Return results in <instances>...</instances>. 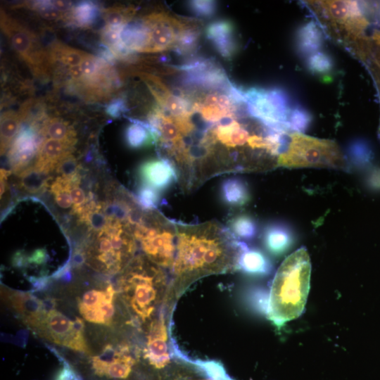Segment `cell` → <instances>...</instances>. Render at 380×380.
Returning <instances> with one entry per match:
<instances>
[{
	"mask_svg": "<svg viewBox=\"0 0 380 380\" xmlns=\"http://www.w3.org/2000/svg\"><path fill=\"white\" fill-rule=\"evenodd\" d=\"M270 267V263L262 252L244 245L239 257L237 270L248 274H262L267 273Z\"/></svg>",
	"mask_w": 380,
	"mask_h": 380,
	"instance_id": "cell-22",
	"label": "cell"
},
{
	"mask_svg": "<svg viewBox=\"0 0 380 380\" xmlns=\"http://www.w3.org/2000/svg\"><path fill=\"white\" fill-rule=\"evenodd\" d=\"M324 31L314 20L300 26L296 33L295 45L298 53L305 58L321 51L324 44Z\"/></svg>",
	"mask_w": 380,
	"mask_h": 380,
	"instance_id": "cell-17",
	"label": "cell"
},
{
	"mask_svg": "<svg viewBox=\"0 0 380 380\" xmlns=\"http://www.w3.org/2000/svg\"><path fill=\"white\" fill-rule=\"evenodd\" d=\"M170 282L163 268L142 255L134 257L122 271L117 290L138 329L158 317L166 303Z\"/></svg>",
	"mask_w": 380,
	"mask_h": 380,
	"instance_id": "cell-3",
	"label": "cell"
},
{
	"mask_svg": "<svg viewBox=\"0 0 380 380\" xmlns=\"http://www.w3.org/2000/svg\"><path fill=\"white\" fill-rule=\"evenodd\" d=\"M125 140L128 146L134 149L141 148L156 144L155 130L148 123L134 120L125 130Z\"/></svg>",
	"mask_w": 380,
	"mask_h": 380,
	"instance_id": "cell-20",
	"label": "cell"
},
{
	"mask_svg": "<svg viewBox=\"0 0 380 380\" xmlns=\"http://www.w3.org/2000/svg\"><path fill=\"white\" fill-rule=\"evenodd\" d=\"M53 61L73 67L80 65L87 52L67 46L61 42H56L49 49Z\"/></svg>",
	"mask_w": 380,
	"mask_h": 380,
	"instance_id": "cell-25",
	"label": "cell"
},
{
	"mask_svg": "<svg viewBox=\"0 0 380 380\" xmlns=\"http://www.w3.org/2000/svg\"><path fill=\"white\" fill-rule=\"evenodd\" d=\"M74 144L52 139H44L39 146L34 167L47 175L65 156L70 154Z\"/></svg>",
	"mask_w": 380,
	"mask_h": 380,
	"instance_id": "cell-15",
	"label": "cell"
},
{
	"mask_svg": "<svg viewBox=\"0 0 380 380\" xmlns=\"http://www.w3.org/2000/svg\"><path fill=\"white\" fill-rule=\"evenodd\" d=\"M371 72L378 91L380 100V30H375L371 38H367L360 57ZM380 138V124L379 127Z\"/></svg>",
	"mask_w": 380,
	"mask_h": 380,
	"instance_id": "cell-19",
	"label": "cell"
},
{
	"mask_svg": "<svg viewBox=\"0 0 380 380\" xmlns=\"http://www.w3.org/2000/svg\"><path fill=\"white\" fill-rule=\"evenodd\" d=\"M39 134L45 139H52L76 144V132L73 127L61 118H47L42 122Z\"/></svg>",
	"mask_w": 380,
	"mask_h": 380,
	"instance_id": "cell-21",
	"label": "cell"
},
{
	"mask_svg": "<svg viewBox=\"0 0 380 380\" xmlns=\"http://www.w3.org/2000/svg\"><path fill=\"white\" fill-rule=\"evenodd\" d=\"M311 262L301 247L282 262L274 277L267 305V317L277 327L303 312L310 289Z\"/></svg>",
	"mask_w": 380,
	"mask_h": 380,
	"instance_id": "cell-4",
	"label": "cell"
},
{
	"mask_svg": "<svg viewBox=\"0 0 380 380\" xmlns=\"http://www.w3.org/2000/svg\"><path fill=\"white\" fill-rule=\"evenodd\" d=\"M217 3L213 1H190L189 10L196 15L203 18L212 17L217 10Z\"/></svg>",
	"mask_w": 380,
	"mask_h": 380,
	"instance_id": "cell-38",
	"label": "cell"
},
{
	"mask_svg": "<svg viewBox=\"0 0 380 380\" xmlns=\"http://www.w3.org/2000/svg\"><path fill=\"white\" fill-rule=\"evenodd\" d=\"M3 297L24 324L39 336L62 348L91 355L86 324L77 315L59 309L54 298L41 299L30 292L6 291Z\"/></svg>",
	"mask_w": 380,
	"mask_h": 380,
	"instance_id": "cell-2",
	"label": "cell"
},
{
	"mask_svg": "<svg viewBox=\"0 0 380 380\" xmlns=\"http://www.w3.org/2000/svg\"><path fill=\"white\" fill-rule=\"evenodd\" d=\"M250 115L266 126L283 133H291L289 118L293 106L289 94L281 87L243 89Z\"/></svg>",
	"mask_w": 380,
	"mask_h": 380,
	"instance_id": "cell-11",
	"label": "cell"
},
{
	"mask_svg": "<svg viewBox=\"0 0 380 380\" xmlns=\"http://www.w3.org/2000/svg\"><path fill=\"white\" fill-rule=\"evenodd\" d=\"M191 22L165 12L151 13L128 23L122 30V42L130 52L153 53L174 49Z\"/></svg>",
	"mask_w": 380,
	"mask_h": 380,
	"instance_id": "cell-5",
	"label": "cell"
},
{
	"mask_svg": "<svg viewBox=\"0 0 380 380\" xmlns=\"http://www.w3.org/2000/svg\"><path fill=\"white\" fill-rule=\"evenodd\" d=\"M1 29L12 47L37 78L48 79L53 61L37 34L18 20L1 10Z\"/></svg>",
	"mask_w": 380,
	"mask_h": 380,
	"instance_id": "cell-10",
	"label": "cell"
},
{
	"mask_svg": "<svg viewBox=\"0 0 380 380\" xmlns=\"http://www.w3.org/2000/svg\"><path fill=\"white\" fill-rule=\"evenodd\" d=\"M228 229L238 240H251L256 236L258 227L251 215L239 214L229 220Z\"/></svg>",
	"mask_w": 380,
	"mask_h": 380,
	"instance_id": "cell-24",
	"label": "cell"
},
{
	"mask_svg": "<svg viewBox=\"0 0 380 380\" xmlns=\"http://www.w3.org/2000/svg\"><path fill=\"white\" fill-rule=\"evenodd\" d=\"M262 241L274 255L285 252L293 243L295 234L291 225L281 221L267 224L262 229Z\"/></svg>",
	"mask_w": 380,
	"mask_h": 380,
	"instance_id": "cell-16",
	"label": "cell"
},
{
	"mask_svg": "<svg viewBox=\"0 0 380 380\" xmlns=\"http://www.w3.org/2000/svg\"><path fill=\"white\" fill-rule=\"evenodd\" d=\"M41 143L37 140V129L32 127L18 133L8 151V159L13 172L20 174L27 168L37 156Z\"/></svg>",
	"mask_w": 380,
	"mask_h": 380,
	"instance_id": "cell-13",
	"label": "cell"
},
{
	"mask_svg": "<svg viewBox=\"0 0 380 380\" xmlns=\"http://www.w3.org/2000/svg\"><path fill=\"white\" fill-rule=\"evenodd\" d=\"M184 361L195 366L200 372L203 373L210 380H234L224 370L223 366L214 360H193L185 356Z\"/></svg>",
	"mask_w": 380,
	"mask_h": 380,
	"instance_id": "cell-30",
	"label": "cell"
},
{
	"mask_svg": "<svg viewBox=\"0 0 380 380\" xmlns=\"http://www.w3.org/2000/svg\"><path fill=\"white\" fill-rule=\"evenodd\" d=\"M137 201L140 206L147 210H153L160 201V191L144 184L137 190Z\"/></svg>",
	"mask_w": 380,
	"mask_h": 380,
	"instance_id": "cell-35",
	"label": "cell"
},
{
	"mask_svg": "<svg viewBox=\"0 0 380 380\" xmlns=\"http://www.w3.org/2000/svg\"><path fill=\"white\" fill-rule=\"evenodd\" d=\"M18 113L22 122H29L37 129L39 121H44L45 106L42 101L34 99L26 100L20 107Z\"/></svg>",
	"mask_w": 380,
	"mask_h": 380,
	"instance_id": "cell-29",
	"label": "cell"
},
{
	"mask_svg": "<svg viewBox=\"0 0 380 380\" xmlns=\"http://www.w3.org/2000/svg\"><path fill=\"white\" fill-rule=\"evenodd\" d=\"M22 122L18 112L4 111L1 115V154H4L18 134Z\"/></svg>",
	"mask_w": 380,
	"mask_h": 380,
	"instance_id": "cell-23",
	"label": "cell"
},
{
	"mask_svg": "<svg viewBox=\"0 0 380 380\" xmlns=\"http://www.w3.org/2000/svg\"><path fill=\"white\" fill-rule=\"evenodd\" d=\"M312 121V116L308 110L300 105H293L288 122L291 132H305L309 128Z\"/></svg>",
	"mask_w": 380,
	"mask_h": 380,
	"instance_id": "cell-32",
	"label": "cell"
},
{
	"mask_svg": "<svg viewBox=\"0 0 380 380\" xmlns=\"http://www.w3.org/2000/svg\"><path fill=\"white\" fill-rule=\"evenodd\" d=\"M321 22L320 27L337 40L347 44L354 52L366 38L369 23L366 17L365 3L357 1H308Z\"/></svg>",
	"mask_w": 380,
	"mask_h": 380,
	"instance_id": "cell-6",
	"label": "cell"
},
{
	"mask_svg": "<svg viewBox=\"0 0 380 380\" xmlns=\"http://www.w3.org/2000/svg\"><path fill=\"white\" fill-rule=\"evenodd\" d=\"M79 165L76 158L72 153L65 156L56 167V171L64 178H72L78 172Z\"/></svg>",
	"mask_w": 380,
	"mask_h": 380,
	"instance_id": "cell-37",
	"label": "cell"
},
{
	"mask_svg": "<svg viewBox=\"0 0 380 380\" xmlns=\"http://www.w3.org/2000/svg\"><path fill=\"white\" fill-rule=\"evenodd\" d=\"M347 160L353 167H360L367 163L368 154L365 144L359 140H355L348 144L346 150Z\"/></svg>",
	"mask_w": 380,
	"mask_h": 380,
	"instance_id": "cell-34",
	"label": "cell"
},
{
	"mask_svg": "<svg viewBox=\"0 0 380 380\" xmlns=\"http://www.w3.org/2000/svg\"><path fill=\"white\" fill-rule=\"evenodd\" d=\"M75 307L79 317L90 325L125 331L135 327L119 297L117 289L105 282L76 291Z\"/></svg>",
	"mask_w": 380,
	"mask_h": 380,
	"instance_id": "cell-7",
	"label": "cell"
},
{
	"mask_svg": "<svg viewBox=\"0 0 380 380\" xmlns=\"http://www.w3.org/2000/svg\"><path fill=\"white\" fill-rule=\"evenodd\" d=\"M135 13V8L126 6H113L102 11L105 25L116 27H124L134 19Z\"/></svg>",
	"mask_w": 380,
	"mask_h": 380,
	"instance_id": "cell-27",
	"label": "cell"
},
{
	"mask_svg": "<svg viewBox=\"0 0 380 380\" xmlns=\"http://www.w3.org/2000/svg\"><path fill=\"white\" fill-rule=\"evenodd\" d=\"M70 180L71 184L69 191L72 201L73 210L80 215L86 205L87 199L84 191L79 186L80 183V175L70 178Z\"/></svg>",
	"mask_w": 380,
	"mask_h": 380,
	"instance_id": "cell-36",
	"label": "cell"
},
{
	"mask_svg": "<svg viewBox=\"0 0 380 380\" xmlns=\"http://www.w3.org/2000/svg\"><path fill=\"white\" fill-rule=\"evenodd\" d=\"M202 380H210V379H202Z\"/></svg>",
	"mask_w": 380,
	"mask_h": 380,
	"instance_id": "cell-41",
	"label": "cell"
},
{
	"mask_svg": "<svg viewBox=\"0 0 380 380\" xmlns=\"http://www.w3.org/2000/svg\"><path fill=\"white\" fill-rule=\"evenodd\" d=\"M99 13V8L93 3L82 2L74 6L68 13L67 20L81 27L93 25Z\"/></svg>",
	"mask_w": 380,
	"mask_h": 380,
	"instance_id": "cell-26",
	"label": "cell"
},
{
	"mask_svg": "<svg viewBox=\"0 0 380 380\" xmlns=\"http://www.w3.org/2000/svg\"><path fill=\"white\" fill-rule=\"evenodd\" d=\"M220 196L223 203L232 208H241L251 200V191L247 182L240 177H230L222 181Z\"/></svg>",
	"mask_w": 380,
	"mask_h": 380,
	"instance_id": "cell-18",
	"label": "cell"
},
{
	"mask_svg": "<svg viewBox=\"0 0 380 380\" xmlns=\"http://www.w3.org/2000/svg\"><path fill=\"white\" fill-rule=\"evenodd\" d=\"M45 175L34 167H27L20 174V186L30 193L39 192L46 186Z\"/></svg>",
	"mask_w": 380,
	"mask_h": 380,
	"instance_id": "cell-31",
	"label": "cell"
},
{
	"mask_svg": "<svg viewBox=\"0 0 380 380\" xmlns=\"http://www.w3.org/2000/svg\"><path fill=\"white\" fill-rule=\"evenodd\" d=\"M176 254L166 303L175 306L188 287L204 277L237 270L246 244L215 221L186 224L175 222Z\"/></svg>",
	"mask_w": 380,
	"mask_h": 380,
	"instance_id": "cell-1",
	"label": "cell"
},
{
	"mask_svg": "<svg viewBox=\"0 0 380 380\" xmlns=\"http://www.w3.org/2000/svg\"><path fill=\"white\" fill-rule=\"evenodd\" d=\"M279 166L346 170L348 163L339 146L333 140L291 132L286 148L278 158Z\"/></svg>",
	"mask_w": 380,
	"mask_h": 380,
	"instance_id": "cell-8",
	"label": "cell"
},
{
	"mask_svg": "<svg viewBox=\"0 0 380 380\" xmlns=\"http://www.w3.org/2000/svg\"><path fill=\"white\" fill-rule=\"evenodd\" d=\"M139 175L142 184L158 191L167 189L178 182V172L174 163L165 157L150 158L141 164Z\"/></svg>",
	"mask_w": 380,
	"mask_h": 380,
	"instance_id": "cell-12",
	"label": "cell"
},
{
	"mask_svg": "<svg viewBox=\"0 0 380 380\" xmlns=\"http://www.w3.org/2000/svg\"><path fill=\"white\" fill-rule=\"evenodd\" d=\"M124 110V106L121 101H116L108 106L107 112L111 116L117 117L121 114Z\"/></svg>",
	"mask_w": 380,
	"mask_h": 380,
	"instance_id": "cell-39",
	"label": "cell"
},
{
	"mask_svg": "<svg viewBox=\"0 0 380 380\" xmlns=\"http://www.w3.org/2000/svg\"><path fill=\"white\" fill-rule=\"evenodd\" d=\"M76 376L68 367L63 368L58 374L56 380H76Z\"/></svg>",
	"mask_w": 380,
	"mask_h": 380,
	"instance_id": "cell-40",
	"label": "cell"
},
{
	"mask_svg": "<svg viewBox=\"0 0 380 380\" xmlns=\"http://www.w3.org/2000/svg\"><path fill=\"white\" fill-rule=\"evenodd\" d=\"M132 229L144 255L162 268L171 269L176 254L175 221L160 213H143L141 220Z\"/></svg>",
	"mask_w": 380,
	"mask_h": 380,
	"instance_id": "cell-9",
	"label": "cell"
},
{
	"mask_svg": "<svg viewBox=\"0 0 380 380\" xmlns=\"http://www.w3.org/2000/svg\"><path fill=\"white\" fill-rule=\"evenodd\" d=\"M136 75L146 84L159 107H162L172 96L173 91L170 90L159 77L139 71L137 72Z\"/></svg>",
	"mask_w": 380,
	"mask_h": 380,
	"instance_id": "cell-28",
	"label": "cell"
},
{
	"mask_svg": "<svg viewBox=\"0 0 380 380\" xmlns=\"http://www.w3.org/2000/svg\"><path fill=\"white\" fill-rule=\"evenodd\" d=\"M207 39L212 43L221 56L231 59L236 53L239 46L234 25L227 20L211 23L205 30Z\"/></svg>",
	"mask_w": 380,
	"mask_h": 380,
	"instance_id": "cell-14",
	"label": "cell"
},
{
	"mask_svg": "<svg viewBox=\"0 0 380 380\" xmlns=\"http://www.w3.org/2000/svg\"><path fill=\"white\" fill-rule=\"evenodd\" d=\"M305 64L308 70L315 75H326L334 67V60L331 55L322 51L307 57Z\"/></svg>",
	"mask_w": 380,
	"mask_h": 380,
	"instance_id": "cell-33",
	"label": "cell"
}]
</instances>
